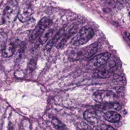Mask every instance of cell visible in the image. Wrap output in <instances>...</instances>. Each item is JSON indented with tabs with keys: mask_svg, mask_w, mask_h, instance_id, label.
I'll return each mask as SVG.
<instances>
[{
	"mask_svg": "<svg viewBox=\"0 0 130 130\" xmlns=\"http://www.w3.org/2000/svg\"><path fill=\"white\" fill-rule=\"evenodd\" d=\"M5 7L3 5L0 6V25L5 23L4 19V10Z\"/></svg>",
	"mask_w": 130,
	"mask_h": 130,
	"instance_id": "2e32d148",
	"label": "cell"
},
{
	"mask_svg": "<svg viewBox=\"0 0 130 130\" xmlns=\"http://www.w3.org/2000/svg\"><path fill=\"white\" fill-rule=\"evenodd\" d=\"M126 6L128 13V15L130 18V0H126Z\"/></svg>",
	"mask_w": 130,
	"mask_h": 130,
	"instance_id": "ac0fdd59",
	"label": "cell"
},
{
	"mask_svg": "<svg viewBox=\"0 0 130 130\" xmlns=\"http://www.w3.org/2000/svg\"><path fill=\"white\" fill-rule=\"evenodd\" d=\"M93 30L90 28L83 27L78 32L77 35L72 40L74 45H82L86 43L94 36Z\"/></svg>",
	"mask_w": 130,
	"mask_h": 130,
	"instance_id": "7a4b0ae2",
	"label": "cell"
},
{
	"mask_svg": "<svg viewBox=\"0 0 130 130\" xmlns=\"http://www.w3.org/2000/svg\"><path fill=\"white\" fill-rule=\"evenodd\" d=\"M53 31L51 29H48L44 31L41 35L40 37V42L41 44H44L49 39V38L52 34Z\"/></svg>",
	"mask_w": 130,
	"mask_h": 130,
	"instance_id": "4fadbf2b",
	"label": "cell"
},
{
	"mask_svg": "<svg viewBox=\"0 0 130 130\" xmlns=\"http://www.w3.org/2000/svg\"><path fill=\"white\" fill-rule=\"evenodd\" d=\"M35 61L32 60L30 61L29 65H28V67H29V69L30 70L32 71L34 69V67H35Z\"/></svg>",
	"mask_w": 130,
	"mask_h": 130,
	"instance_id": "d6986e66",
	"label": "cell"
},
{
	"mask_svg": "<svg viewBox=\"0 0 130 130\" xmlns=\"http://www.w3.org/2000/svg\"><path fill=\"white\" fill-rule=\"evenodd\" d=\"M15 51V45L12 42H9L6 44L3 50H2V55L4 57H9L13 55Z\"/></svg>",
	"mask_w": 130,
	"mask_h": 130,
	"instance_id": "30bf717a",
	"label": "cell"
},
{
	"mask_svg": "<svg viewBox=\"0 0 130 130\" xmlns=\"http://www.w3.org/2000/svg\"><path fill=\"white\" fill-rule=\"evenodd\" d=\"M32 13V9L27 5H24L19 9L18 13V18L22 22H25L28 20Z\"/></svg>",
	"mask_w": 130,
	"mask_h": 130,
	"instance_id": "ba28073f",
	"label": "cell"
},
{
	"mask_svg": "<svg viewBox=\"0 0 130 130\" xmlns=\"http://www.w3.org/2000/svg\"><path fill=\"white\" fill-rule=\"evenodd\" d=\"M101 107L103 109H112L118 110L120 109V105L117 103H114L112 102L111 103H103V105Z\"/></svg>",
	"mask_w": 130,
	"mask_h": 130,
	"instance_id": "5bb4252c",
	"label": "cell"
},
{
	"mask_svg": "<svg viewBox=\"0 0 130 130\" xmlns=\"http://www.w3.org/2000/svg\"><path fill=\"white\" fill-rule=\"evenodd\" d=\"M64 32V30L63 29H60L59 31H58L55 35L49 41V42L47 43L46 46V49L48 50H50L51 47L53 46V45L55 44L57 40L59 38V37L61 36V35L62 34V33Z\"/></svg>",
	"mask_w": 130,
	"mask_h": 130,
	"instance_id": "7c38bea8",
	"label": "cell"
},
{
	"mask_svg": "<svg viewBox=\"0 0 130 130\" xmlns=\"http://www.w3.org/2000/svg\"><path fill=\"white\" fill-rule=\"evenodd\" d=\"M124 34H125V36H126V37L130 41V34L127 32H125Z\"/></svg>",
	"mask_w": 130,
	"mask_h": 130,
	"instance_id": "ffe728a7",
	"label": "cell"
},
{
	"mask_svg": "<svg viewBox=\"0 0 130 130\" xmlns=\"http://www.w3.org/2000/svg\"><path fill=\"white\" fill-rule=\"evenodd\" d=\"M52 123L54 125V126L58 129H63V124L60 121H59L57 119L54 118L52 119Z\"/></svg>",
	"mask_w": 130,
	"mask_h": 130,
	"instance_id": "9a60e30c",
	"label": "cell"
},
{
	"mask_svg": "<svg viewBox=\"0 0 130 130\" xmlns=\"http://www.w3.org/2000/svg\"><path fill=\"white\" fill-rule=\"evenodd\" d=\"M7 36L4 32H0V45L4 44L7 40Z\"/></svg>",
	"mask_w": 130,
	"mask_h": 130,
	"instance_id": "e0dca14e",
	"label": "cell"
},
{
	"mask_svg": "<svg viewBox=\"0 0 130 130\" xmlns=\"http://www.w3.org/2000/svg\"><path fill=\"white\" fill-rule=\"evenodd\" d=\"M83 116L87 121L92 124H96L99 120L98 114L94 110L88 109L86 110L83 114Z\"/></svg>",
	"mask_w": 130,
	"mask_h": 130,
	"instance_id": "9c48e42d",
	"label": "cell"
},
{
	"mask_svg": "<svg viewBox=\"0 0 130 130\" xmlns=\"http://www.w3.org/2000/svg\"><path fill=\"white\" fill-rule=\"evenodd\" d=\"M110 53L108 52L98 54L90 59L87 64V68L89 70H96L104 64L110 58Z\"/></svg>",
	"mask_w": 130,
	"mask_h": 130,
	"instance_id": "277c9868",
	"label": "cell"
},
{
	"mask_svg": "<svg viewBox=\"0 0 130 130\" xmlns=\"http://www.w3.org/2000/svg\"><path fill=\"white\" fill-rule=\"evenodd\" d=\"M98 44L93 43L78 50L71 53L69 58L72 60L87 59L92 56L97 51Z\"/></svg>",
	"mask_w": 130,
	"mask_h": 130,
	"instance_id": "6da1fadb",
	"label": "cell"
},
{
	"mask_svg": "<svg viewBox=\"0 0 130 130\" xmlns=\"http://www.w3.org/2000/svg\"><path fill=\"white\" fill-rule=\"evenodd\" d=\"M51 20L49 18L47 17L42 18L40 21L35 29L33 30L31 35V39L35 40L37 38L39 37L51 24Z\"/></svg>",
	"mask_w": 130,
	"mask_h": 130,
	"instance_id": "52a82bcc",
	"label": "cell"
},
{
	"mask_svg": "<svg viewBox=\"0 0 130 130\" xmlns=\"http://www.w3.org/2000/svg\"><path fill=\"white\" fill-rule=\"evenodd\" d=\"M116 63L114 61L107 62L94 72L93 77L94 78H108L111 76L113 70L115 69Z\"/></svg>",
	"mask_w": 130,
	"mask_h": 130,
	"instance_id": "5b68a950",
	"label": "cell"
},
{
	"mask_svg": "<svg viewBox=\"0 0 130 130\" xmlns=\"http://www.w3.org/2000/svg\"><path fill=\"white\" fill-rule=\"evenodd\" d=\"M18 8L17 2L11 1L5 7L4 10V19L5 22L14 21L18 15Z\"/></svg>",
	"mask_w": 130,
	"mask_h": 130,
	"instance_id": "3957f363",
	"label": "cell"
},
{
	"mask_svg": "<svg viewBox=\"0 0 130 130\" xmlns=\"http://www.w3.org/2000/svg\"><path fill=\"white\" fill-rule=\"evenodd\" d=\"M105 119L110 122H118L120 119V115L117 112L113 111H107L104 114Z\"/></svg>",
	"mask_w": 130,
	"mask_h": 130,
	"instance_id": "8fae6325",
	"label": "cell"
},
{
	"mask_svg": "<svg viewBox=\"0 0 130 130\" xmlns=\"http://www.w3.org/2000/svg\"><path fill=\"white\" fill-rule=\"evenodd\" d=\"M93 99L97 102L107 103L113 102L115 99L114 94L109 90H98L93 94Z\"/></svg>",
	"mask_w": 130,
	"mask_h": 130,
	"instance_id": "8992f818",
	"label": "cell"
}]
</instances>
